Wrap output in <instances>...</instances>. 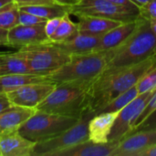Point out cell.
Listing matches in <instances>:
<instances>
[{"label":"cell","instance_id":"3","mask_svg":"<svg viewBox=\"0 0 156 156\" xmlns=\"http://www.w3.org/2000/svg\"><path fill=\"white\" fill-rule=\"evenodd\" d=\"M109 59L110 51L71 55L68 63L48 75L47 78L57 84L71 82L90 86L105 70Z\"/></svg>","mask_w":156,"mask_h":156},{"label":"cell","instance_id":"31","mask_svg":"<svg viewBox=\"0 0 156 156\" xmlns=\"http://www.w3.org/2000/svg\"><path fill=\"white\" fill-rule=\"evenodd\" d=\"M109 1L123 9L140 14V8L132 0H109Z\"/></svg>","mask_w":156,"mask_h":156},{"label":"cell","instance_id":"6","mask_svg":"<svg viewBox=\"0 0 156 156\" xmlns=\"http://www.w3.org/2000/svg\"><path fill=\"white\" fill-rule=\"evenodd\" d=\"M16 52L26 59L30 72L39 76L51 74L70 59V55L52 42L22 47Z\"/></svg>","mask_w":156,"mask_h":156},{"label":"cell","instance_id":"14","mask_svg":"<svg viewBox=\"0 0 156 156\" xmlns=\"http://www.w3.org/2000/svg\"><path fill=\"white\" fill-rule=\"evenodd\" d=\"M143 17L123 22L101 36L96 51H110L122 45L140 26Z\"/></svg>","mask_w":156,"mask_h":156},{"label":"cell","instance_id":"4","mask_svg":"<svg viewBox=\"0 0 156 156\" xmlns=\"http://www.w3.org/2000/svg\"><path fill=\"white\" fill-rule=\"evenodd\" d=\"M89 88L90 86L78 83H58L36 110L80 119L90 113Z\"/></svg>","mask_w":156,"mask_h":156},{"label":"cell","instance_id":"25","mask_svg":"<svg viewBox=\"0 0 156 156\" xmlns=\"http://www.w3.org/2000/svg\"><path fill=\"white\" fill-rule=\"evenodd\" d=\"M19 7L14 1L0 9V27L9 30L18 25Z\"/></svg>","mask_w":156,"mask_h":156},{"label":"cell","instance_id":"30","mask_svg":"<svg viewBox=\"0 0 156 156\" xmlns=\"http://www.w3.org/2000/svg\"><path fill=\"white\" fill-rule=\"evenodd\" d=\"M156 109V90L155 92L153 94V96L151 97V99H150V101H148V103H147V105H146V107L144 108V110L143 111V112L141 113V115L139 116V118H138V120L136 121V122H135V124L133 125V127L135 126V125H137L138 123H140L144 119H145L154 110H155ZM132 131V130H131Z\"/></svg>","mask_w":156,"mask_h":156},{"label":"cell","instance_id":"27","mask_svg":"<svg viewBox=\"0 0 156 156\" xmlns=\"http://www.w3.org/2000/svg\"><path fill=\"white\" fill-rule=\"evenodd\" d=\"M156 129V109L154 110L145 119H144L140 123L135 125L132 131L129 133H134L139 131H148V130H155ZM128 133V134H129Z\"/></svg>","mask_w":156,"mask_h":156},{"label":"cell","instance_id":"39","mask_svg":"<svg viewBox=\"0 0 156 156\" xmlns=\"http://www.w3.org/2000/svg\"><path fill=\"white\" fill-rule=\"evenodd\" d=\"M12 2H14V0H0V9L5 7L6 5L12 3Z\"/></svg>","mask_w":156,"mask_h":156},{"label":"cell","instance_id":"32","mask_svg":"<svg viewBox=\"0 0 156 156\" xmlns=\"http://www.w3.org/2000/svg\"><path fill=\"white\" fill-rule=\"evenodd\" d=\"M61 17H54V18L48 19L46 21V23H45V31H46V34L48 37V38L56 31V29H57V27H58L60 20H61Z\"/></svg>","mask_w":156,"mask_h":156},{"label":"cell","instance_id":"10","mask_svg":"<svg viewBox=\"0 0 156 156\" xmlns=\"http://www.w3.org/2000/svg\"><path fill=\"white\" fill-rule=\"evenodd\" d=\"M56 86L57 83L51 80L31 82L22 85L5 95L11 105L36 109Z\"/></svg>","mask_w":156,"mask_h":156},{"label":"cell","instance_id":"1","mask_svg":"<svg viewBox=\"0 0 156 156\" xmlns=\"http://www.w3.org/2000/svg\"><path fill=\"white\" fill-rule=\"evenodd\" d=\"M156 64V53L145 60L117 70L103 71L89 88V111L99 113L123 91L135 86L141 77Z\"/></svg>","mask_w":156,"mask_h":156},{"label":"cell","instance_id":"21","mask_svg":"<svg viewBox=\"0 0 156 156\" xmlns=\"http://www.w3.org/2000/svg\"><path fill=\"white\" fill-rule=\"evenodd\" d=\"M49 80L47 76L36 74H7L0 75V93H7L22 85L37 81Z\"/></svg>","mask_w":156,"mask_h":156},{"label":"cell","instance_id":"36","mask_svg":"<svg viewBox=\"0 0 156 156\" xmlns=\"http://www.w3.org/2000/svg\"><path fill=\"white\" fill-rule=\"evenodd\" d=\"M138 156H156V144L141 152Z\"/></svg>","mask_w":156,"mask_h":156},{"label":"cell","instance_id":"7","mask_svg":"<svg viewBox=\"0 0 156 156\" xmlns=\"http://www.w3.org/2000/svg\"><path fill=\"white\" fill-rule=\"evenodd\" d=\"M92 116L93 114L87 113L75 125L58 135L37 143L32 156H57L62 151L88 141V123Z\"/></svg>","mask_w":156,"mask_h":156},{"label":"cell","instance_id":"35","mask_svg":"<svg viewBox=\"0 0 156 156\" xmlns=\"http://www.w3.org/2000/svg\"><path fill=\"white\" fill-rule=\"evenodd\" d=\"M81 0H53V2L56 3V4H58V5H65V6H69V7L76 5Z\"/></svg>","mask_w":156,"mask_h":156},{"label":"cell","instance_id":"23","mask_svg":"<svg viewBox=\"0 0 156 156\" xmlns=\"http://www.w3.org/2000/svg\"><path fill=\"white\" fill-rule=\"evenodd\" d=\"M78 33V24L70 19L69 14H67L61 17L56 31L49 37V41L52 43H61L72 38Z\"/></svg>","mask_w":156,"mask_h":156},{"label":"cell","instance_id":"19","mask_svg":"<svg viewBox=\"0 0 156 156\" xmlns=\"http://www.w3.org/2000/svg\"><path fill=\"white\" fill-rule=\"evenodd\" d=\"M36 109L11 105L0 112V133L18 130Z\"/></svg>","mask_w":156,"mask_h":156},{"label":"cell","instance_id":"38","mask_svg":"<svg viewBox=\"0 0 156 156\" xmlns=\"http://www.w3.org/2000/svg\"><path fill=\"white\" fill-rule=\"evenodd\" d=\"M139 8H141L142 6H144L149 0H132Z\"/></svg>","mask_w":156,"mask_h":156},{"label":"cell","instance_id":"28","mask_svg":"<svg viewBox=\"0 0 156 156\" xmlns=\"http://www.w3.org/2000/svg\"><path fill=\"white\" fill-rule=\"evenodd\" d=\"M47 20L37 16L36 15H33L31 13L23 11L19 9L18 13V24L20 25H37L40 23H45Z\"/></svg>","mask_w":156,"mask_h":156},{"label":"cell","instance_id":"22","mask_svg":"<svg viewBox=\"0 0 156 156\" xmlns=\"http://www.w3.org/2000/svg\"><path fill=\"white\" fill-rule=\"evenodd\" d=\"M19 9L40 16L46 20L54 18V17H61L67 14H69V7L61 5L56 3L53 4H46V5H24L18 6Z\"/></svg>","mask_w":156,"mask_h":156},{"label":"cell","instance_id":"33","mask_svg":"<svg viewBox=\"0 0 156 156\" xmlns=\"http://www.w3.org/2000/svg\"><path fill=\"white\" fill-rule=\"evenodd\" d=\"M18 6L24 5H46L53 4V0H14Z\"/></svg>","mask_w":156,"mask_h":156},{"label":"cell","instance_id":"11","mask_svg":"<svg viewBox=\"0 0 156 156\" xmlns=\"http://www.w3.org/2000/svg\"><path fill=\"white\" fill-rule=\"evenodd\" d=\"M45 23L37 25L18 24L15 26L8 30L6 46L19 48L26 46L50 42L45 31Z\"/></svg>","mask_w":156,"mask_h":156},{"label":"cell","instance_id":"16","mask_svg":"<svg viewBox=\"0 0 156 156\" xmlns=\"http://www.w3.org/2000/svg\"><path fill=\"white\" fill-rule=\"evenodd\" d=\"M119 142L109 141L104 144H96L88 140L60 152L57 156H112Z\"/></svg>","mask_w":156,"mask_h":156},{"label":"cell","instance_id":"20","mask_svg":"<svg viewBox=\"0 0 156 156\" xmlns=\"http://www.w3.org/2000/svg\"><path fill=\"white\" fill-rule=\"evenodd\" d=\"M32 74L26 59L16 51L13 53H0V75Z\"/></svg>","mask_w":156,"mask_h":156},{"label":"cell","instance_id":"12","mask_svg":"<svg viewBox=\"0 0 156 156\" xmlns=\"http://www.w3.org/2000/svg\"><path fill=\"white\" fill-rule=\"evenodd\" d=\"M155 144L156 129L131 133L120 140L112 156H138L141 152Z\"/></svg>","mask_w":156,"mask_h":156},{"label":"cell","instance_id":"18","mask_svg":"<svg viewBox=\"0 0 156 156\" xmlns=\"http://www.w3.org/2000/svg\"><path fill=\"white\" fill-rule=\"evenodd\" d=\"M77 17L79 18V22L77 23L79 32L93 36H102L123 23L120 20L94 16H79Z\"/></svg>","mask_w":156,"mask_h":156},{"label":"cell","instance_id":"5","mask_svg":"<svg viewBox=\"0 0 156 156\" xmlns=\"http://www.w3.org/2000/svg\"><path fill=\"white\" fill-rule=\"evenodd\" d=\"M79 120L75 117L36 110L18 128V132L27 139L34 143H39L58 135L75 125Z\"/></svg>","mask_w":156,"mask_h":156},{"label":"cell","instance_id":"13","mask_svg":"<svg viewBox=\"0 0 156 156\" xmlns=\"http://www.w3.org/2000/svg\"><path fill=\"white\" fill-rule=\"evenodd\" d=\"M37 143L23 135L18 130L0 133V156H32Z\"/></svg>","mask_w":156,"mask_h":156},{"label":"cell","instance_id":"24","mask_svg":"<svg viewBox=\"0 0 156 156\" xmlns=\"http://www.w3.org/2000/svg\"><path fill=\"white\" fill-rule=\"evenodd\" d=\"M139 92L136 85L132 87L131 89L123 91L116 98H114L111 102H109L100 112H119L122 109H123L127 104H129L133 99L138 96ZM99 112V113H100Z\"/></svg>","mask_w":156,"mask_h":156},{"label":"cell","instance_id":"34","mask_svg":"<svg viewBox=\"0 0 156 156\" xmlns=\"http://www.w3.org/2000/svg\"><path fill=\"white\" fill-rule=\"evenodd\" d=\"M9 106H11V103L8 101L6 95L5 93H0V112L8 108Z\"/></svg>","mask_w":156,"mask_h":156},{"label":"cell","instance_id":"2","mask_svg":"<svg viewBox=\"0 0 156 156\" xmlns=\"http://www.w3.org/2000/svg\"><path fill=\"white\" fill-rule=\"evenodd\" d=\"M156 53V36L149 22L143 19L137 29L119 47L110 50V59L104 71L117 70L138 64Z\"/></svg>","mask_w":156,"mask_h":156},{"label":"cell","instance_id":"17","mask_svg":"<svg viewBox=\"0 0 156 156\" xmlns=\"http://www.w3.org/2000/svg\"><path fill=\"white\" fill-rule=\"evenodd\" d=\"M101 36L87 35L79 32L72 38L61 43L55 44L65 53L70 56L77 54H85L97 50V48L101 41Z\"/></svg>","mask_w":156,"mask_h":156},{"label":"cell","instance_id":"15","mask_svg":"<svg viewBox=\"0 0 156 156\" xmlns=\"http://www.w3.org/2000/svg\"><path fill=\"white\" fill-rule=\"evenodd\" d=\"M118 113L117 112H108L93 115L88 123L89 141L96 144L109 142V135Z\"/></svg>","mask_w":156,"mask_h":156},{"label":"cell","instance_id":"9","mask_svg":"<svg viewBox=\"0 0 156 156\" xmlns=\"http://www.w3.org/2000/svg\"><path fill=\"white\" fill-rule=\"evenodd\" d=\"M155 90L138 94L135 99L119 112L109 135V141L118 142L131 132Z\"/></svg>","mask_w":156,"mask_h":156},{"label":"cell","instance_id":"37","mask_svg":"<svg viewBox=\"0 0 156 156\" xmlns=\"http://www.w3.org/2000/svg\"><path fill=\"white\" fill-rule=\"evenodd\" d=\"M7 35L8 30L0 27V45H7Z\"/></svg>","mask_w":156,"mask_h":156},{"label":"cell","instance_id":"26","mask_svg":"<svg viewBox=\"0 0 156 156\" xmlns=\"http://www.w3.org/2000/svg\"><path fill=\"white\" fill-rule=\"evenodd\" d=\"M136 87L139 94L156 90V64L141 77Z\"/></svg>","mask_w":156,"mask_h":156},{"label":"cell","instance_id":"8","mask_svg":"<svg viewBox=\"0 0 156 156\" xmlns=\"http://www.w3.org/2000/svg\"><path fill=\"white\" fill-rule=\"evenodd\" d=\"M69 15L94 16L112 18L122 22L137 19L140 14L123 9L109 0H81L76 5L69 7Z\"/></svg>","mask_w":156,"mask_h":156},{"label":"cell","instance_id":"29","mask_svg":"<svg viewBox=\"0 0 156 156\" xmlns=\"http://www.w3.org/2000/svg\"><path fill=\"white\" fill-rule=\"evenodd\" d=\"M140 16L146 20L156 18V0H149L142 6L140 8Z\"/></svg>","mask_w":156,"mask_h":156}]
</instances>
